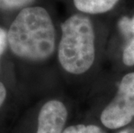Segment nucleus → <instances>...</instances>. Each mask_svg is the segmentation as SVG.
<instances>
[{
	"label": "nucleus",
	"instance_id": "nucleus-3",
	"mask_svg": "<svg viewBox=\"0 0 134 133\" xmlns=\"http://www.w3.org/2000/svg\"><path fill=\"white\" fill-rule=\"evenodd\" d=\"M134 118V73L125 74L112 102L102 112L100 120L109 129H118L129 124Z\"/></svg>",
	"mask_w": 134,
	"mask_h": 133
},
{
	"label": "nucleus",
	"instance_id": "nucleus-11",
	"mask_svg": "<svg viewBox=\"0 0 134 133\" xmlns=\"http://www.w3.org/2000/svg\"><path fill=\"white\" fill-rule=\"evenodd\" d=\"M119 133H134V129H126Z\"/></svg>",
	"mask_w": 134,
	"mask_h": 133
},
{
	"label": "nucleus",
	"instance_id": "nucleus-9",
	"mask_svg": "<svg viewBox=\"0 0 134 133\" xmlns=\"http://www.w3.org/2000/svg\"><path fill=\"white\" fill-rule=\"evenodd\" d=\"M8 43V33L3 28H0V57L4 52Z\"/></svg>",
	"mask_w": 134,
	"mask_h": 133
},
{
	"label": "nucleus",
	"instance_id": "nucleus-5",
	"mask_svg": "<svg viewBox=\"0 0 134 133\" xmlns=\"http://www.w3.org/2000/svg\"><path fill=\"white\" fill-rule=\"evenodd\" d=\"M119 31L125 38L123 52V62L126 66L134 65V16L132 18L123 16L118 22Z\"/></svg>",
	"mask_w": 134,
	"mask_h": 133
},
{
	"label": "nucleus",
	"instance_id": "nucleus-4",
	"mask_svg": "<svg viewBox=\"0 0 134 133\" xmlns=\"http://www.w3.org/2000/svg\"><path fill=\"white\" fill-rule=\"evenodd\" d=\"M68 117L66 106L59 100H49L40 110L36 133H62Z\"/></svg>",
	"mask_w": 134,
	"mask_h": 133
},
{
	"label": "nucleus",
	"instance_id": "nucleus-6",
	"mask_svg": "<svg viewBox=\"0 0 134 133\" xmlns=\"http://www.w3.org/2000/svg\"><path fill=\"white\" fill-rule=\"evenodd\" d=\"M119 0H74L75 8L81 12L101 14L109 11Z\"/></svg>",
	"mask_w": 134,
	"mask_h": 133
},
{
	"label": "nucleus",
	"instance_id": "nucleus-1",
	"mask_svg": "<svg viewBox=\"0 0 134 133\" xmlns=\"http://www.w3.org/2000/svg\"><path fill=\"white\" fill-rule=\"evenodd\" d=\"M14 55L33 61L49 58L55 48V31L48 11L41 6L21 10L8 32Z\"/></svg>",
	"mask_w": 134,
	"mask_h": 133
},
{
	"label": "nucleus",
	"instance_id": "nucleus-7",
	"mask_svg": "<svg viewBox=\"0 0 134 133\" xmlns=\"http://www.w3.org/2000/svg\"><path fill=\"white\" fill-rule=\"evenodd\" d=\"M35 0H0V10H15L24 9Z\"/></svg>",
	"mask_w": 134,
	"mask_h": 133
},
{
	"label": "nucleus",
	"instance_id": "nucleus-8",
	"mask_svg": "<svg viewBox=\"0 0 134 133\" xmlns=\"http://www.w3.org/2000/svg\"><path fill=\"white\" fill-rule=\"evenodd\" d=\"M62 133H105L99 127L93 124H77L66 128Z\"/></svg>",
	"mask_w": 134,
	"mask_h": 133
},
{
	"label": "nucleus",
	"instance_id": "nucleus-10",
	"mask_svg": "<svg viewBox=\"0 0 134 133\" xmlns=\"http://www.w3.org/2000/svg\"><path fill=\"white\" fill-rule=\"evenodd\" d=\"M5 97H6V90H5L4 84L0 82V107L2 106L3 103H4Z\"/></svg>",
	"mask_w": 134,
	"mask_h": 133
},
{
	"label": "nucleus",
	"instance_id": "nucleus-2",
	"mask_svg": "<svg viewBox=\"0 0 134 133\" xmlns=\"http://www.w3.org/2000/svg\"><path fill=\"white\" fill-rule=\"evenodd\" d=\"M94 30L85 15L75 14L62 24V38L58 59L63 69L73 74H81L94 61Z\"/></svg>",
	"mask_w": 134,
	"mask_h": 133
}]
</instances>
